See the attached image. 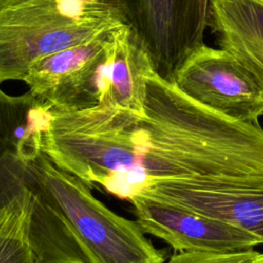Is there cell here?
Wrapping results in <instances>:
<instances>
[{
  "label": "cell",
  "instance_id": "cell-1",
  "mask_svg": "<svg viewBox=\"0 0 263 263\" xmlns=\"http://www.w3.org/2000/svg\"><path fill=\"white\" fill-rule=\"evenodd\" d=\"M144 112L140 163L146 187L155 180L263 175L259 122L200 105L156 70L147 79Z\"/></svg>",
  "mask_w": 263,
  "mask_h": 263
},
{
  "label": "cell",
  "instance_id": "cell-2",
  "mask_svg": "<svg viewBox=\"0 0 263 263\" xmlns=\"http://www.w3.org/2000/svg\"><path fill=\"white\" fill-rule=\"evenodd\" d=\"M139 116L105 104L52 108L41 150L57 166L89 187L99 184L130 201L144 188L135 142Z\"/></svg>",
  "mask_w": 263,
  "mask_h": 263
},
{
  "label": "cell",
  "instance_id": "cell-3",
  "mask_svg": "<svg viewBox=\"0 0 263 263\" xmlns=\"http://www.w3.org/2000/svg\"><path fill=\"white\" fill-rule=\"evenodd\" d=\"M129 25L108 0H0V84L41 58Z\"/></svg>",
  "mask_w": 263,
  "mask_h": 263
},
{
  "label": "cell",
  "instance_id": "cell-4",
  "mask_svg": "<svg viewBox=\"0 0 263 263\" xmlns=\"http://www.w3.org/2000/svg\"><path fill=\"white\" fill-rule=\"evenodd\" d=\"M61 211L90 263H163L165 255L137 221L123 218L93 196L90 187L57 166L42 151L26 163Z\"/></svg>",
  "mask_w": 263,
  "mask_h": 263
},
{
  "label": "cell",
  "instance_id": "cell-5",
  "mask_svg": "<svg viewBox=\"0 0 263 263\" xmlns=\"http://www.w3.org/2000/svg\"><path fill=\"white\" fill-rule=\"evenodd\" d=\"M171 82L193 101L229 118L258 122L263 115L262 83L223 48L202 43L186 57Z\"/></svg>",
  "mask_w": 263,
  "mask_h": 263
},
{
  "label": "cell",
  "instance_id": "cell-6",
  "mask_svg": "<svg viewBox=\"0 0 263 263\" xmlns=\"http://www.w3.org/2000/svg\"><path fill=\"white\" fill-rule=\"evenodd\" d=\"M136 197L184 208L263 238V175L155 180Z\"/></svg>",
  "mask_w": 263,
  "mask_h": 263
},
{
  "label": "cell",
  "instance_id": "cell-7",
  "mask_svg": "<svg viewBox=\"0 0 263 263\" xmlns=\"http://www.w3.org/2000/svg\"><path fill=\"white\" fill-rule=\"evenodd\" d=\"M144 40L158 74L168 81L201 45L209 0H109Z\"/></svg>",
  "mask_w": 263,
  "mask_h": 263
},
{
  "label": "cell",
  "instance_id": "cell-8",
  "mask_svg": "<svg viewBox=\"0 0 263 263\" xmlns=\"http://www.w3.org/2000/svg\"><path fill=\"white\" fill-rule=\"evenodd\" d=\"M114 33L34 62L23 79L28 92L55 109L98 105L100 69L107 60Z\"/></svg>",
  "mask_w": 263,
  "mask_h": 263
},
{
  "label": "cell",
  "instance_id": "cell-9",
  "mask_svg": "<svg viewBox=\"0 0 263 263\" xmlns=\"http://www.w3.org/2000/svg\"><path fill=\"white\" fill-rule=\"evenodd\" d=\"M129 202L143 232L164 240L178 252H234L263 245L259 236L184 208L144 197Z\"/></svg>",
  "mask_w": 263,
  "mask_h": 263
},
{
  "label": "cell",
  "instance_id": "cell-10",
  "mask_svg": "<svg viewBox=\"0 0 263 263\" xmlns=\"http://www.w3.org/2000/svg\"><path fill=\"white\" fill-rule=\"evenodd\" d=\"M152 57L138 32L127 25L113 34L98 80L99 104L144 115L147 79L155 71Z\"/></svg>",
  "mask_w": 263,
  "mask_h": 263
},
{
  "label": "cell",
  "instance_id": "cell-11",
  "mask_svg": "<svg viewBox=\"0 0 263 263\" xmlns=\"http://www.w3.org/2000/svg\"><path fill=\"white\" fill-rule=\"evenodd\" d=\"M205 25L263 85V0H209Z\"/></svg>",
  "mask_w": 263,
  "mask_h": 263
},
{
  "label": "cell",
  "instance_id": "cell-12",
  "mask_svg": "<svg viewBox=\"0 0 263 263\" xmlns=\"http://www.w3.org/2000/svg\"><path fill=\"white\" fill-rule=\"evenodd\" d=\"M30 194L29 235L38 263H90L70 226L24 163Z\"/></svg>",
  "mask_w": 263,
  "mask_h": 263
},
{
  "label": "cell",
  "instance_id": "cell-13",
  "mask_svg": "<svg viewBox=\"0 0 263 263\" xmlns=\"http://www.w3.org/2000/svg\"><path fill=\"white\" fill-rule=\"evenodd\" d=\"M30 194L24 163L0 178V263H38L29 235Z\"/></svg>",
  "mask_w": 263,
  "mask_h": 263
},
{
  "label": "cell",
  "instance_id": "cell-14",
  "mask_svg": "<svg viewBox=\"0 0 263 263\" xmlns=\"http://www.w3.org/2000/svg\"><path fill=\"white\" fill-rule=\"evenodd\" d=\"M166 263H263V252L254 249L234 252L187 251L176 253Z\"/></svg>",
  "mask_w": 263,
  "mask_h": 263
}]
</instances>
